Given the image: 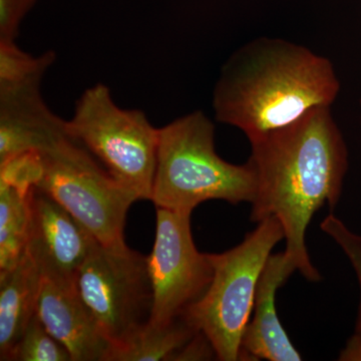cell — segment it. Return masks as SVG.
<instances>
[{"label":"cell","mask_w":361,"mask_h":361,"mask_svg":"<svg viewBox=\"0 0 361 361\" xmlns=\"http://www.w3.org/2000/svg\"><path fill=\"white\" fill-rule=\"evenodd\" d=\"M30 194L0 183V273L11 270L25 254L30 238Z\"/></svg>","instance_id":"obj_15"},{"label":"cell","mask_w":361,"mask_h":361,"mask_svg":"<svg viewBox=\"0 0 361 361\" xmlns=\"http://www.w3.org/2000/svg\"><path fill=\"white\" fill-rule=\"evenodd\" d=\"M217 360L212 343L203 332L198 331L178 351L172 361H200Z\"/></svg>","instance_id":"obj_21"},{"label":"cell","mask_w":361,"mask_h":361,"mask_svg":"<svg viewBox=\"0 0 361 361\" xmlns=\"http://www.w3.org/2000/svg\"><path fill=\"white\" fill-rule=\"evenodd\" d=\"M198 331L185 315L168 324L148 323L127 341L111 345L106 361H172Z\"/></svg>","instance_id":"obj_14"},{"label":"cell","mask_w":361,"mask_h":361,"mask_svg":"<svg viewBox=\"0 0 361 361\" xmlns=\"http://www.w3.org/2000/svg\"><path fill=\"white\" fill-rule=\"evenodd\" d=\"M37 0H0V42H16L21 23Z\"/></svg>","instance_id":"obj_20"},{"label":"cell","mask_w":361,"mask_h":361,"mask_svg":"<svg viewBox=\"0 0 361 361\" xmlns=\"http://www.w3.org/2000/svg\"><path fill=\"white\" fill-rule=\"evenodd\" d=\"M75 286L111 346L148 324L153 308L148 256L126 244L99 242L78 271Z\"/></svg>","instance_id":"obj_7"},{"label":"cell","mask_w":361,"mask_h":361,"mask_svg":"<svg viewBox=\"0 0 361 361\" xmlns=\"http://www.w3.org/2000/svg\"><path fill=\"white\" fill-rule=\"evenodd\" d=\"M248 161L256 179L252 222L277 218L285 253L311 282L322 279L311 262L306 231L323 206L336 208L348 168V147L329 106L250 141Z\"/></svg>","instance_id":"obj_1"},{"label":"cell","mask_w":361,"mask_h":361,"mask_svg":"<svg viewBox=\"0 0 361 361\" xmlns=\"http://www.w3.org/2000/svg\"><path fill=\"white\" fill-rule=\"evenodd\" d=\"M99 241L58 202L39 188L30 194V228L26 252L42 276L75 282L80 267Z\"/></svg>","instance_id":"obj_9"},{"label":"cell","mask_w":361,"mask_h":361,"mask_svg":"<svg viewBox=\"0 0 361 361\" xmlns=\"http://www.w3.org/2000/svg\"><path fill=\"white\" fill-rule=\"evenodd\" d=\"M54 61V51L33 56L16 42H0V94L39 87Z\"/></svg>","instance_id":"obj_16"},{"label":"cell","mask_w":361,"mask_h":361,"mask_svg":"<svg viewBox=\"0 0 361 361\" xmlns=\"http://www.w3.org/2000/svg\"><path fill=\"white\" fill-rule=\"evenodd\" d=\"M255 192V174L248 161L235 165L218 155L215 125L203 111L187 114L159 129L151 196L157 208L192 215L209 200L251 204Z\"/></svg>","instance_id":"obj_3"},{"label":"cell","mask_w":361,"mask_h":361,"mask_svg":"<svg viewBox=\"0 0 361 361\" xmlns=\"http://www.w3.org/2000/svg\"><path fill=\"white\" fill-rule=\"evenodd\" d=\"M153 288L149 324L164 325L185 314L213 279L210 254L199 252L191 230V215L157 208L155 242L148 256Z\"/></svg>","instance_id":"obj_8"},{"label":"cell","mask_w":361,"mask_h":361,"mask_svg":"<svg viewBox=\"0 0 361 361\" xmlns=\"http://www.w3.org/2000/svg\"><path fill=\"white\" fill-rule=\"evenodd\" d=\"M338 360L361 361V336L355 332V334L349 338L345 348L342 349Z\"/></svg>","instance_id":"obj_22"},{"label":"cell","mask_w":361,"mask_h":361,"mask_svg":"<svg viewBox=\"0 0 361 361\" xmlns=\"http://www.w3.org/2000/svg\"><path fill=\"white\" fill-rule=\"evenodd\" d=\"M42 278L27 252L13 268L0 273L1 361H13L16 345L37 314Z\"/></svg>","instance_id":"obj_13"},{"label":"cell","mask_w":361,"mask_h":361,"mask_svg":"<svg viewBox=\"0 0 361 361\" xmlns=\"http://www.w3.org/2000/svg\"><path fill=\"white\" fill-rule=\"evenodd\" d=\"M37 314L71 361H106L111 342L78 293L75 282L42 276Z\"/></svg>","instance_id":"obj_10"},{"label":"cell","mask_w":361,"mask_h":361,"mask_svg":"<svg viewBox=\"0 0 361 361\" xmlns=\"http://www.w3.org/2000/svg\"><path fill=\"white\" fill-rule=\"evenodd\" d=\"M13 361H71V357L35 314L16 345Z\"/></svg>","instance_id":"obj_17"},{"label":"cell","mask_w":361,"mask_h":361,"mask_svg":"<svg viewBox=\"0 0 361 361\" xmlns=\"http://www.w3.org/2000/svg\"><path fill=\"white\" fill-rule=\"evenodd\" d=\"M322 230L330 238L336 242L342 251L348 256L349 262L353 265L357 276L360 287V304L358 310L357 322H356L355 334L361 336V236L344 224L339 218L334 214H329L322 221Z\"/></svg>","instance_id":"obj_19"},{"label":"cell","mask_w":361,"mask_h":361,"mask_svg":"<svg viewBox=\"0 0 361 361\" xmlns=\"http://www.w3.org/2000/svg\"><path fill=\"white\" fill-rule=\"evenodd\" d=\"M66 135L68 122L49 110L40 87L0 94V163L25 152L42 153Z\"/></svg>","instance_id":"obj_12"},{"label":"cell","mask_w":361,"mask_h":361,"mask_svg":"<svg viewBox=\"0 0 361 361\" xmlns=\"http://www.w3.org/2000/svg\"><path fill=\"white\" fill-rule=\"evenodd\" d=\"M40 154V191L63 206L99 243L125 245L126 218L137 197L70 134Z\"/></svg>","instance_id":"obj_6"},{"label":"cell","mask_w":361,"mask_h":361,"mask_svg":"<svg viewBox=\"0 0 361 361\" xmlns=\"http://www.w3.org/2000/svg\"><path fill=\"white\" fill-rule=\"evenodd\" d=\"M282 239L281 224L270 217L259 222L239 245L210 254L212 281L184 315L210 341L218 360H241L242 339L250 322L259 279Z\"/></svg>","instance_id":"obj_4"},{"label":"cell","mask_w":361,"mask_h":361,"mask_svg":"<svg viewBox=\"0 0 361 361\" xmlns=\"http://www.w3.org/2000/svg\"><path fill=\"white\" fill-rule=\"evenodd\" d=\"M297 271L285 252L271 254L256 290L250 322L242 339L241 360L300 361L276 310L278 289Z\"/></svg>","instance_id":"obj_11"},{"label":"cell","mask_w":361,"mask_h":361,"mask_svg":"<svg viewBox=\"0 0 361 361\" xmlns=\"http://www.w3.org/2000/svg\"><path fill=\"white\" fill-rule=\"evenodd\" d=\"M44 176L42 154L30 151L18 154L0 163V183L30 194Z\"/></svg>","instance_id":"obj_18"},{"label":"cell","mask_w":361,"mask_h":361,"mask_svg":"<svg viewBox=\"0 0 361 361\" xmlns=\"http://www.w3.org/2000/svg\"><path fill=\"white\" fill-rule=\"evenodd\" d=\"M360 103H361V102H360Z\"/></svg>","instance_id":"obj_23"},{"label":"cell","mask_w":361,"mask_h":361,"mask_svg":"<svg viewBox=\"0 0 361 361\" xmlns=\"http://www.w3.org/2000/svg\"><path fill=\"white\" fill-rule=\"evenodd\" d=\"M341 92L334 66L302 44L258 37L226 61L213 90L216 120L249 142L329 106Z\"/></svg>","instance_id":"obj_2"},{"label":"cell","mask_w":361,"mask_h":361,"mask_svg":"<svg viewBox=\"0 0 361 361\" xmlns=\"http://www.w3.org/2000/svg\"><path fill=\"white\" fill-rule=\"evenodd\" d=\"M68 122V134L101 163L137 200H151L159 129L140 110L114 101L110 89L97 84L82 92Z\"/></svg>","instance_id":"obj_5"}]
</instances>
